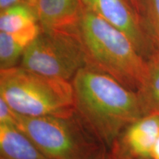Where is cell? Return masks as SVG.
<instances>
[{
    "label": "cell",
    "instance_id": "cell-4",
    "mask_svg": "<svg viewBox=\"0 0 159 159\" xmlns=\"http://www.w3.org/2000/svg\"><path fill=\"white\" fill-rule=\"evenodd\" d=\"M16 127L49 159H94L102 152V144L77 113L69 117L17 114Z\"/></svg>",
    "mask_w": 159,
    "mask_h": 159
},
{
    "label": "cell",
    "instance_id": "cell-9",
    "mask_svg": "<svg viewBox=\"0 0 159 159\" xmlns=\"http://www.w3.org/2000/svg\"><path fill=\"white\" fill-rule=\"evenodd\" d=\"M0 151L6 159H49L16 126L0 124Z\"/></svg>",
    "mask_w": 159,
    "mask_h": 159
},
{
    "label": "cell",
    "instance_id": "cell-19",
    "mask_svg": "<svg viewBox=\"0 0 159 159\" xmlns=\"http://www.w3.org/2000/svg\"><path fill=\"white\" fill-rule=\"evenodd\" d=\"M94 159H114V158H113L112 155H111V156H107L106 155H105V152L102 151L101 153H99L98 156H97L96 158H94Z\"/></svg>",
    "mask_w": 159,
    "mask_h": 159
},
{
    "label": "cell",
    "instance_id": "cell-14",
    "mask_svg": "<svg viewBox=\"0 0 159 159\" xmlns=\"http://www.w3.org/2000/svg\"><path fill=\"white\" fill-rule=\"evenodd\" d=\"M17 122V113L12 109L6 101L0 97V124L16 126Z\"/></svg>",
    "mask_w": 159,
    "mask_h": 159
},
{
    "label": "cell",
    "instance_id": "cell-7",
    "mask_svg": "<svg viewBox=\"0 0 159 159\" xmlns=\"http://www.w3.org/2000/svg\"><path fill=\"white\" fill-rule=\"evenodd\" d=\"M159 135V114L141 117L129 125L112 150L138 159H152V149Z\"/></svg>",
    "mask_w": 159,
    "mask_h": 159
},
{
    "label": "cell",
    "instance_id": "cell-18",
    "mask_svg": "<svg viewBox=\"0 0 159 159\" xmlns=\"http://www.w3.org/2000/svg\"><path fill=\"white\" fill-rule=\"evenodd\" d=\"M112 156L114 159H138V158H131V157L124 156V155H122V154H119L118 152H114V151H113Z\"/></svg>",
    "mask_w": 159,
    "mask_h": 159
},
{
    "label": "cell",
    "instance_id": "cell-10",
    "mask_svg": "<svg viewBox=\"0 0 159 159\" xmlns=\"http://www.w3.org/2000/svg\"><path fill=\"white\" fill-rule=\"evenodd\" d=\"M41 31L39 24L15 33L0 32V68L16 66L27 47Z\"/></svg>",
    "mask_w": 159,
    "mask_h": 159
},
{
    "label": "cell",
    "instance_id": "cell-16",
    "mask_svg": "<svg viewBox=\"0 0 159 159\" xmlns=\"http://www.w3.org/2000/svg\"><path fill=\"white\" fill-rule=\"evenodd\" d=\"M131 5H132L135 11L139 16L142 13V1L141 0H129Z\"/></svg>",
    "mask_w": 159,
    "mask_h": 159
},
{
    "label": "cell",
    "instance_id": "cell-21",
    "mask_svg": "<svg viewBox=\"0 0 159 159\" xmlns=\"http://www.w3.org/2000/svg\"><path fill=\"white\" fill-rule=\"evenodd\" d=\"M0 159H6V158H3V157H2V156H1V158H0Z\"/></svg>",
    "mask_w": 159,
    "mask_h": 159
},
{
    "label": "cell",
    "instance_id": "cell-17",
    "mask_svg": "<svg viewBox=\"0 0 159 159\" xmlns=\"http://www.w3.org/2000/svg\"><path fill=\"white\" fill-rule=\"evenodd\" d=\"M152 159H159V135L152 149Z\"/></svg>",
    "mask_w": 159,
    "mask_h": 159
},
{
    "label": "cell",
    "instance_id": "cell-20",
    "mask_svg": "<svg viewBox=\"0 0 159 159\" xmlns=\"http://www.w3.org/2000/svg\"><path fill=\"white\" fill-rule=\"evenodd\" d=\"M23 1H24V2L26 4V5L30 6V7H32L33 8H34V9L35 8V5H36L37 0H23Z\"/></svg>",
    "mask_w": 159,
    "mask_h": 159
},
{
    "label": "cell",
    "instance_id": "cell-11",
    "mask_svg": "<svg viewBox=\"0 0 159 159\" xmlns=\"http://www.w3.org/2000/svg\"><path fill=\"white\" fill-rule=\"evenodd\" d=\"M148 75L144 85L137 91L144 115L159 114V49L147 59Z\"/></svg>",
    "mask_w": 159,
    "mask_h": 159
},
{
    "label": "cell",
    "instance_id": "cell-15",
    "mask_svg": "<svg viewBox=\"0 0 159 159\" xmlns=\"http://www.w3.org/2000/svg\"><path fill=\"white\" fill-rule=\"evenodd\" d=\"M19 4H25L23 0H0V9L5 10Z\"/></svg>",
    "mask_w": 159,
    "mask_h": 159
},
{
    "label": "cell",
    "instance_id": "cell-5",
    "mask_svg": "<svg viewBox=\"0 0 159 159\" xmlns=\"http://www.w3.org/2000/svg\"><path fill=\"white\" fill-rule=\"evenodd\" d=\"M85 66V55L77 30L41 29L21 57V66L25 69L68 81Z\"/></svg>",
    "mask_w": 159,
    "mask_h": 159
},
{
    "label": "cell",
    "instance_id": "cell-6",
    "mask_svg": "<svg viewBox=\"0 0 159 159\" xmlns=\"http://www.w3.org/2000/svg\"><path fill=\"white\" fill-rule=\"evenodd\" d=\"M82 2L85 9L122 32L146 59L157 48L142 19L129 0H82Z\"/></svg>",
    "mask_w": 159,
    "mask_h": 159
},
{
    "label": "cell",
    "instance_id": "cell-3",
    "mask_svg": "<svg viewBox=\"0 0 159 159\" xmlns=\"http://www.w3.org/2000/svg\"><path fill=\"white\" fill-rule=\"evenodd\" d=\"M0 97L22 116L69 117L76 114L71 82L22 66L0 70Z\"/></svg>",
    "mask_w": 159,
    "mask_h": 159
},
{
    "label": "cell",
    "instance_id": "cell-1",
    "mask_svg": "<svg viewBox=\"0 0 159 159\" xmlns=\"http://www.w3.org/2000/svg\"><path fill=\"white\" fill-rule=\"evenodd\" d=\"M71 83L77 114L102 146L112 149L121 133L144 116L138 93L102 71L85 66Z\"/></svg>",
    "mask_w": 159,
    "mask_h": 159
},
{
    "label": "cell",
    "instance_id": "cell-12",
    "mask_svg": "<svg viewBox=\"0 0 159 159\" xmlns=\"http://www.w3.org/2000/svg\"><path fill=\"white\" fill-rule=\"evenodd\" d=\"M39 23L35 9L26 4H19L2 10L0 13V31L15 33Z\"/></svg>",
    "mask_w": 159,
    "mask_h": 159
},
{
    "label": "cell",
    "instance_id": "cell-8",
    "mask_svg": "<svg viewBox=\"0 0 159 159\" xmlns=\"http://www.w3.org/2000/svg\"><path fill=\"white\" fill-rule=\"evenodd\" d=\"M35 10L43 30H76L84 6L82 0H37Z\"/></svg>",
    "mask_w": 159,
    "mask_h": 159
},
{
    "label": "cell",
    "instance_id": "cell-13",
    "mask_svg": "<svg viewBox=\"0 0 159 159\" xmlns=\"http://www.w3.org/2000/svg\"><path fill=\"white\" fill-rule=\"evenodd\" d=\"M143 22L151 39L159 49V0H141Z\"/></svg>",
    "mask_w": 159,
    "mask_h": 159
},
{
    "label": "cell",
    "instance_id": "cell-2",
    "mask_svg": "<svg viewBox=\"0 0 159 159\" xmlns=\"http://www.w3.org/2000/svg\"><path fill=\"white\" fill-rule=\"evenodd\" d=\"M86 66L138 91L148 75V61L122 32L84 7L77 27Z\"/></svg>",
    "mask_w": 159,
    "mask_h": 159
}]
</instances>
